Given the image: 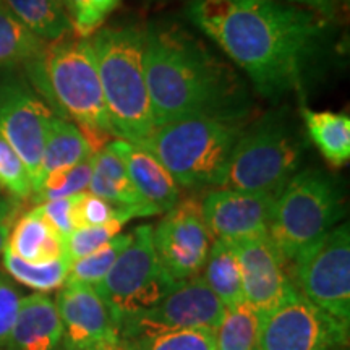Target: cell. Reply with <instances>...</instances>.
I'll return each mask as SVG.
<instances>
[{
  "label": "cell",
  "mask_w": 350,
  "mask_h": 350,
  "mask_svg": "<svg viewBox=\"0 0 350 350\" xmlns=\"http://www.w3.org/2000/svg\"><path fill=\"white\" fill-rule=\"evenodd\" d=\"M120 229V222H109L104 226L81 227V229L73 230L65 239V255H67L70 262L91 255L107 242H111L116 235H119Z\"/></svg>",
  "instance_id": "836d02e7"
},
{
  "label": "cell",
  "mask_w": 350,
  "mask_h": 350,
  "mask_svg": "<svg viewBox=\"0 0 350 350\" xmlns=\"http://www.w3.org/2000/svg\"><path fill=\"white\" fill-rule=\"evenodd\" d=\"M64 325V350H112L120 347L119 319L88 284L65 282L57 297Z\"/></svg>",
  "instance_id": "5bb4252c"
},
{
  "label": "cell",
  "mask_w": 350,
  "mask_h": 350,
  "mask_svg": "<svg viewBox=\"0 0 350 350\" xmlns=\"http://www.w3.org/2000/svg\"><path fill=\"white\" fill-rule=\"evenodd\" d=\"M284 2L310 8L329 21L334 18L336 13L339 12V7L342 5V0H284Z\"/></svg>",
  "instance_id": "74e56055"
},
{
  "label": "cell",
  "mask_w": 350,
  "mask_h": 350,
  "mask_svg": "<svg viewBox=\"0 0 350 350\" xmlns=\"http://www.w3.org/2000/svg\"><path fill=\"white\" fill-rule=\"evenodd\" d=\"M120 347L124 350H216V338L211 327H195L122 340Z\"/></svg>",
  "instance_id": "83f0119b"
},
{
  "label": "cell",
  "mask_w": 350,
  "mask_h": 350,
  "mask_svg": "<svg viewBox=\"0 0 350 350\" xmlns=\"http://www.w3.org/2000/svg\"><path fill=\"white\" fill-rule=\"evenodd\" d=\"M229 243L240 265L243 299L262 317L281 304L295 287L287 275V261L271 242L268 234Z\"/></svg>",
  "instance_id": "9a60e30c"
},
{
  "label": "cell",
  "mask_w": 350,
  "mask_h": 350,
  "mask_svg": "<svg viewBox=\"0 0 350 350\" xmlns=\"http://www.w3.org/2000/svg\"><path fill=\"white\" fill-rule=\"evenodd\" d=\"M144 75L156 126L188 117L247 120L252 100L229 64L169 21L144 28Z\"/></svg>",
  "instance_id": "7a4b0ae2"
},
{
  "label": "cell",
  "mask_w": 350,
  "mask_h": 350,
  "mask_svg": "<svg viewBox=\"0 0 350 350\" xmlns=\"http://www.w3.org/2000/svg\"><path fill=\"white\" fill-rule=\"evenodd\" d=\"M131 216L124 209L99 198L90 191H83L75 196V226L81 227L104 226L109 222H120L122 226L129 222Z\"/></svg>",
  "instance_id": "d6a6232c"
},
{
  "label": "cell",
  "mask_w": 350,
  "mask_h": 350,
  "mask_svg": "<svg viewBox=\"0 0 350 350\" xmlns=\"http://www.w3.org/2000/svg\"><path fill=\"white\" fill-rule=\"evenodd\" d=\"M55 113L21 78L0 81V137L21 157L33 182L41 183L42 152Z\"/></svg>",
  "instance_id": "7c38bea8"
},
{
  "label": "cell",
  "mask_w": 350,
  "mask_h": 350,
  "mask_svg": "<svg viewBox=\"0 0 350 350\" xmlns=\"http://www.w3.org/2000/svg\"><path fill=\"white\" fill-rule=\"evenodd\" d=\"M131 242V232L124 235H116L111 242H107L99 250H96L91 255L80 260L70 262V269L67 281L65 282H78L88 284L94 287L106 278V274L111 271L113 262L120 256V253L129 247Z\"/></svg>",
  "instance_id": "f1b7e54d"
},
{
  "label": "cell",
  "mask_w": 350,
  "mask_h": 350,
  "mask_svg": "<svg viewBox=\"0 0 350 350\" xmlns=\"http://www.w3.org/2000/svg\"><path fill=\"white\" fill-rule=\"evenodd\" d=\"M5 248L20 260L34 265L67 258L65 239L52 229L38 208L16 219Z\"/></svg>",
  "instance_id": "ffe728a7"
},
{
  "label": "cell",
  "mask_w": 350,
  "mask_h": 350,
  "mask_svg": "<svg viewBox=\"0 0 350 350\" xmlns=\"http://www.w3.org/2000/svg\"><path fill=\"white\" fill-rule=\"evenodd\" d=\"M3 3L44 42H54L73 33L62 0H3Z\"/></svg>",
  "instance_id": "603a6c76"
},
{
  "label": "cell",
  "mask_w": 350,
  "mask_h": 350,
  "mask_svg": "<svg viewBox=\"0 0 350 350\" xmlns=\"http://www.w3.org/2000/svg\"><path fill=\"white\" fill-rule=\"evenodd\" d=\"M305 142L294 120L271 112L247 124L217 188L278 196L300 170Z\"/></svg>",
  "instance_id": "8992f818"
},
{
  "label": "cell",
  "mask_w": 350,
  "mask_h": 350,
  "mask_svg": "<svg viewBox=\"0 0 350 350\" xmlns=\"http://www.w3.org/2000/svg\"><path fill=\"white\" fill-rule=\"evenodd\" d=\"M344 217L338 182L321 169L299 170L275 196L268 237L286 261L317 243Z\"/></svg>",
  "instance_id": "52a82bcc"
},
{
  "label": "cell",
  "mask_w": 350,
  "mask_h": 350,
  "mask_svg": "<svg viewBox=\"0 0 350 350\" xmlns=\"http://www.w3.org/2000/svg\"><path fill=\"white\" fill-rule=\"evenodd\" d=\"M112 135L139 146L154 130L144 75V28H100L90 36Z\"/></svg>",
  "instance_id": "277c9868"
},
{
  "label": "cell",
  "mask_w": 350,
  "mask_h": 350,
  "mask_svg": "<svg viewBox=\"0 0 350 350\" xmlns=\"http://www.w3.org/2000/svg\"><path fill=\"white\" fill-rule=\"evenodd\" d=\"M349 323L331 317L294 287L260 317L256 350H347Z\"/></svg>",
  "instance_id": "30bf717a"
},
{
  "label": "cell",
  "mask_w": 350,
  "mask_h": 350,
  "mask_svg": "<svg viewBox=\"0 0 350 350\" xmlns=\"http://www.w3.org/2000/svg\"><path fill=\"white\" fill-rule=\"evenodd\" d=\"M75 196L46 201V203L38 204L36 206L39 209V213L42 214V217L49 222L52 229L64 239H67L73 230H77Z\"/></svg>",
  "instance_id": "e575fe53"
},
{
  "label": "cell",
  "mask_w": 350,
  "mask_h": 350,
  "mask_svg": "<svg viewBox=\"0 0 350 350\" xmlns=\"http://www.w3.org/2000/svg\"><path fill=\"white\" fill-rule=\"evenodd\" d=\"M62 2H64V5H65V0H62Z\"/></svg>",
  "instance_id": "60d3db41"
},
{
  "label": "cell",
  "mask_w": 350,
  "mask_h": 350,
  "mask_svg": "<svg viewBox=\"0 0 350 350\" xmlns=\"http://www.w3.org/2000/svg\"><path fill=\"white\" fill-rule=\"evenodd\" d=\"M260 314L248 301L227 306L214 329L216 350H256Z\"/></svg>",
  "instance_id": "484cf974"
},
{
  "label": "cell",
  "mask_w": 350,
  "mask_h": 350,
  "mask_svg": "<svg viewBox=\"0 0 350 350\" xmlns=\"http://www.w3.org/2000/svg\"><path fill=\"white\" fill-rule=\"evenodd\" d=\"M187 16L265 98L300 88L329 29L325 16L284 0H191Z\"/></svg>",
  "instance_id": "6da1fadb"
},
{
  "label": "cell",
  "mask_w": 350,
  "mask_h": 350,
  "mask_svg": "<svg viewBox=\"0 0 350 350\" xmlns=\"http://www.w3.org/2000/svg\"><path fill=\"white\" fill-rule=\"evenodd\" d=\"M274 201V195L217 188L201 200V214L214 239L237 242L268 234Z\"/></svg>",
  "instance_id": "2e32d148"
},
{
  "label": "cell",
  "mask_w": 350,
  "mask_h": 350,
  "mask_svg": "<svg viewBox=\"0 0 350 350\" xmlns=\"http://www.w3.org/2000/svg\"><path fill=\"white\" fill-rule=\"evenodd\" d=\"M294 286L306 300L350 321V230L339 224L294 260Z\"/></svg>",
  "instance_id": "9c48e42d"
},
{
  "label": "cell",
  "mask_w": 350,
  "mask_h": 350,
  "mask_svg": "<svg viewBox=\"0 0 350 350\" xmlns=\"http://www.w3.org/2000/svg\"><path fill=\"white\" fill-rule=\"evenodd\" d=\"M226 306L201 275L178 281L156 306L120 321L122 340L150 338L165 331L211 327L216 329Z\"/></svg>",
  "instance_id": "8fae6325"
},
{
  "label": "cell",
  "mask_w": 350,
  "mask_h": 350,
  "mask_svg": "<svg viewBox=\"0 0 350 350\" xmlns=\"http://www.w3.org/2000/svg\"><path fill=\"white\" fill-rule=\"evenodd\" d=\"M91 163H93V172L88 187L90 193L122 208L130 214L131 219L159 214L135 190L124 161L119 152L113 150L111 142L94 152Z\"/></svg>",
  "instance_id": "ac0fdd59"
},
{
  "label": "cell",
  "mask_w": 350,
  "mask_h": 350,
  "mask_svg": "<svg viewBox=\"0 0 350 350\" xmlns=\"http://www.w3.org/2000/svg\"><path fill=\"white\" fill-rule=\"evenodd\" d=\"M152 242L161 265L175 281L198 275L214 242L201 214V201H178L152 229Z\"/></svg>",
  "instance_id": "4fadbf2b"
},
{
  "label": "cell",
  "mask_w": 350,
  "mask_h": 350,
  "mask_svg": "<svg viewBox=\"0 0 350 350\" xmlns=\"http://www.w3.org/2000/svg\"><path fill=\"white\" fill-rule=\"evenodd\" d=\"M0 3H3V0H0Z\"/></svg>",
  "instance_id": "ab89813d"
},
{
  "label": "cell",
  "mask_w": 350,
  "mask_h": 350,
  "mask_svg": "<svg viewBox=\"0 0 350 350\" xmlns=\"http://www.w3.org/2000/svg\"><path fill=\"white\" fill-rule=\"evenodd\" d=\"M177 282L157 258L152 227L139 226L131 230L129 247L120 253L106 278L94 286V291L120 325L124 318L156 306Z\"/></svg>",
  "instance_id": "ba28073f"
},
{
  "label": "cell",
  "mask_w": 350,
  "mask_h": 350,
  "mask_svg": "<svg viewBox=\"0 0 350 350\" xmlns=\"http://www.w3.org/2000/svg\"><path fill=\"white\" fill-rule=\"evenodd\" d=\"M21 203L15 198H2L0 200V255L5 250L10 232L15 226L16 219L20 217Z\"/></svg>",
  "instance_id": "8d00e7d4"
},
{
  "label": "cell",
  "mask_w": 350,
  "mask_h": 350,
  "mask_svg": "<svg viewBox=\"0 0 350 350\" xmlns=\"http://www.w3.org/2000/svg\"><path fill=\"white\" fill-rule=\"evenodd\" d=\"M26 68L52 112L75 120L94 152L106 146L113 135L90 38L68 34L46 44L42 54Z\"/></svg>",
  "instance_id": "3957f363"
},
{
  "label": "cell",
  "mask_w": 350,
  "mask_h": 350,
  "mask_svg": "<svg viewBox=\"0 0 350 350\" xmlns=\"http://www.w3.org/2000/svg\"><path fill=\"white\" fill-rule=\"evenodd\" d=\"M112 350H124L122 347H116V349H112Z\"/></svg>",
  "instance_id": "f35d334b"
},
{
  "label": "cell",
  "mask_w": 350,
  "mask_h": 350,
  "mask_svg": "<svg viewBox=\"0 0 350 350\" xmlns=\"http://www.w3.org/2000/svg\"><path fill=\"white\" fill-rule=\"evenodd\" d=\"M201 278L219 297L226 308L245 300L239 260L232 245L226 240L214 239L206 261H204Z\"/></svg>",
  "instance_id": "cb8c5ba5"
},
{
  "label": "cell",
  "mask_w": 350,
  "mask_h": 350,
  "mask_svg": "<svg viewBox=\"0 0 350 350\" xmlns=\"http://www.w3.org/2000/svg\"><path fill=\"white\" fill-rule=\"evenodd\" d=\"M111 143L124 161L135 190L157 213H167L180 201L178 183L150 151L122 139H112Z\"/></svg>",
  "instance_id": "e0dca14e"
},
{
  "label": "cell",
  "mask_w": 350,
  "mask_h": 350,
  "mask_svg": "<svg viewBox=\"0 0 350 350\" xmlns=\"http://www.w3.org/2000/svg\"><path fill=\"white\" fill-rule=\"evenodd\" d=\"M20 300L16 288L0 275V350L8 347L13 325L18 317Z\"/></svg>",
  "instance_id": "d590c367"
},
{
  "label": "cell",
  "mask_w": 350,
  "mask_h": 350,
  "mask_svg": "<svg viewBox=\"0 0 350 350\" xmlns=\"http://www.w3.org/2000/svg\"><path fill=\"white\" fill-rule=\"evenodd\" d=\"M0 188L12 198L28 200L33 196V182L21 157L0 137Z\"/></svg>",
  "instance_id": "1f68e13d"
},
{
  "label": "cell",
  "mask_w": 350,
  "mask_h": 350,
  "mask_svg": "<svg viewBox=\"0 0 350 350\" xmlns=\"http://www.w3.org/2000/svg\"><path fill=\"white\" fill-rule=\"evenodd\" d=\"M62 338V319L52 299L33 294L20 300L8 350H55Z\"/></svg>",
  "instance_id": "d6986e66"
},
{
  "label": "cell",
  "mask_w": 350,
  "mask_h": 350,
  "mask_svg": "<svg viewBox=\"0 0 350 350\" xmlns=\"http://www.w3.org/2000/svg\"><path fill=\"white\" fill-rule=\"evenodd\" d=\"M119 3L120 0H65L75 36H93Z\"/></svg>",
  "instance_id": "4dcf8cb0"
},
{
  "label": "cell",
  "mask_w": 350,
  "mask_h": 350,
  "mask_svg": "<svg viewBox=\"0 0 350 350\" xmlns=\"http://www.w3.org/2000/svg\"><path fill=\"white\" fill-rule=\"evenodd\" d=\"M3 266L7 273L13 279L25 284V286L34 288L39 292H51L55 288L62 287L67 281L70 260L68 258H60V260L49 261V262H26L20 260L18 256L12 255L10 252L3 250Z\"/></svg>",
  "instance_id": "4316f807"
},
{
  "label": "cell",
  "mask_w": 350,
  "mask_h": 350,
  "mask_svg": "<svg viewBox=\"0 0 350 350\" xmlns=\"http://www.w3.org/2000/svg\"><path fill=\"white\" fill-rule=\"evenodd\" d=\"M93 154V148L88 143L81 130L72 120L54 116L49 131H47L46 144H44L41 182L44 177L55 172V170L73 167V165L85 163V161L91 159Z\"/></svg>",
  "instance_id": "44dd1931"
},
{
  "label": "cell",
  "mask_w": 350,
  "mask_h": 350,
  "mask_svg": "<svg viewBox=\"0 0 350 350\" xmlns=\"http://www.w3.org/2000/svg\"><path fill=\"white\" fill-rule=\"evenodd\" d=\"M91 172H93L91 159L73 165V167L55 170V172L44 177L41 185L33 193V201L36 204H42L46 201L68 198V196H75L78 193H83V191H88Z\"/></svg>",
  "instance_id": "f546056e"
},
{
  "label": "cell",
  "mask_w": 350,
  "mask_h": 350,
  "mask_svg": "<svg viewBox=\"0 0 350 350\" xmlns=\"http://www.w3.org/2000/svg\"><path fill=\"white\" fill-rule=\"evenodd\" d=\"M247 120L188 117L156 126L139 144L169 170L178 187H219Z\"/></svg>",
  "instance_id": "5b68a950"
},
{
  "label": "cell",
  "mask_w": 350,
  "mask_h": 350,
  "mask_svg": "<svg viewBox=\"0 0 350 350\" xmlns=\"http://www.w3.org/2000/svg\"><path fill=\"white\" fill-rule=\"evenodd\" d=\"M46 44L29 31L5 3H0V68H12L36 60Z\"/></svg>",
  "instance_id": "d4e9b609"
},
{
  "label": "cell",
  "mask_w": 350,
  "mask_h": 350,
  "mask_svg": "<svg viewBox=\"0 0 350 350\" xmlns=\"http://www.w3.org/2000/svg\"><path fill=\"white\" fill-rule=\"evenodd\" d=\"M308 137L323 157L334 167H342L350 159V119L345 113L301 109Z\"/></svg>",
  "instance_id": "7402d4cb"
}]
</instances>
